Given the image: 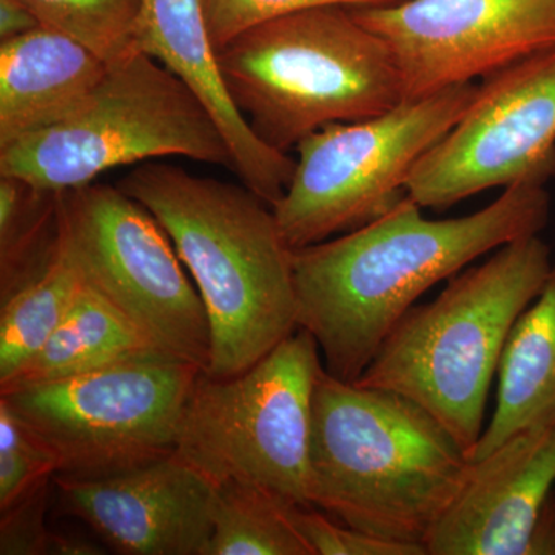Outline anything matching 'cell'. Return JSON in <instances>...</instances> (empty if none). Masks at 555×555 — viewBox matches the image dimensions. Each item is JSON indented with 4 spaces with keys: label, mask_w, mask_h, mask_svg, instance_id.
Returning <instances> with one entry per match:
<instances>
[{
    "label": "cell",
    "mask_w": 555,
    "mask_h": 555,
    "mask_svg": "<svg viewBox=\"0 0 555 555\" xmlns=\"http://www.w3.org/2000/svg\"><path fill=\"white\" fill-rule=\"evenodd\" d=\"M546 182L524 181L466 217L427 219L404 196L383 217L292 250L298 327L328 374L356 383L416 299L496 248L540 235L551 215Z\"/></svg>",
    "instance_id": "cell-1"
},
{
    "label": "cell",
    "mask_w": 555,
    "mask_h": 555,
    "mask_svg": "<svg viewBox=\"0 0 555 555\" xmlns=\"http://www.w3.org/2000/svg\"><path fill=\"white\" fill-rule=\"evenodd\" d=\"M118 185L158 219L198 288L211 334L206 374L238 375L298 331L292 248L250 189L158 159Z\"/></svg>",
    "instance_id": "cell-2"
},
{
    "label": "cell",
    "mask_w": 555,
    "mask_h": 555,
    "mask_svg": "<svg viewBox=\"0 0 555 555\" xmlns=\"http://www.w3.org/2000/svg\"><path fill=\"white\" fill-rule=\"evenodd\" d=\"M465 449L415 401L318 375L310 505L378 539L426 547L465 481Z\"/></svg>",
    "instance_id": "cell-3"
},
{
    "label": "cell",
    "mask_w": 555,
    "mask_h": 555,
    "mask_svg": "<svg viewBox=\"0 0 555 555\" xmlns=\"http://www.w3.org/2000/svg\"><path fill=\"white\" fill-rule=\"evenodd\" d=\"M553 268L540 235L496 248L483 264L452 276L434 301L409 309L356 385L415 401L469 459L507 335Z\"/></svg>",
    "instance_id": "cell-4"
},
{
    "label": "cell",
    "mask_w": 555,
    "mask_h": 555,
    "mask_svg": "<svg viewBox=\"0 0 555 555\" xmlns=\"http://www.w3.org/2000/svg\"><path fill=\"white\" fill-rule=\"evenodd\" d=\"M217 54L233 105L278 152L291 153L332 124L375 118L403 102L392 53L350 7L292 11Z\"/></svg>",
    "instance_id": "cell-5"
},
{
    "label": "cell",
    "mask_w": 555,
    "mask_h": 555,
    "mask_svg": "<svg viewBox=\"0 0 555 555\" xmlns=\"http://www.w3.org/2000/svg\"><path fill=\"white\" fill-rule=\"evenodd\" d=\"M169 156L233 171L232 152L203 101L158 61L133 51L75 116L0 149V175L50 192L91 184L116 167Z\"/></svg>",
    "instance_id": "cell-6"
},
{
    "label": "cell",
    "mask_w": 555,
    "mask_h": 555,
    "mask_svg": "<svg viewBox=\"0 0 555 555\" xmlns=\"http://www.w3.org/2000/svg\"><path fill=\"white\" fill-rule=\"evenodd\" d=\"M323 367L315 338L298 328L238 375L201 372L175 454L214 485L243 481L288 505L312 506V401Z\"/></svg>",
    "instance_id": "cell-7"
},
{
    "label": "cell",
    "mask_w": 555,
    "mask_h": 555,
    "mask_svg": "<svg viewBox=\"0 0 555 555\" xmlns=\"http://www.w3.org/2000/svg\"><path fill=\"white\" fill-rule=\"evenodd\" d=\"M476 87L403 101L375 118L332 124L302 139L291 182L272 207L287 246L352 232L400 203L415 164L459 122Z\"/></svg>",
    "instance_id": "cell-8"
},
{
    "label": "cell",
    "mask_w": 555,
    "mask_h": 555,
    "mask_svg": "<svg viewBox=\"0 0 555 555\" xmlns=\"http://www.w3.org/2000/svg\"><path fill=\"white\" fill-rule=\"evenodd\" d=\"M201 372L158 352L0 398L56 455V476L91 480L175 454Z\"/></svg>",
    "instance_id": "cell-9"
},
{
    "label": "cell",
    "mask_w": 555,
    "mask_h": 555,
    "mask_svg": "<svg viewBox=\"0 0 555 555\" xmlns=\"http://www.w3.org/2000/svg\"><path fill=\"white\" fill-rule=\"evenodd\" d=\"M61 241L83 283L167 356L207 371L206 306L158 219L119 185L61 192Z\"/></svg>",
    "instance_id": "cell-10"
},
{
    "label": "cell",
    "mask_w": 555,
    "mask_h": 555,
    "mask_svg": "<svg viewBox=\"0 0 555 555\" xmlns=\"http://www.w3.org/2000/svg\"><path fill=\"white\" fill-rule=\"evenodd\" d=\"M555 177V47L481 80L447 137L415 164L408 196L444 210L488 189Z\"/></svg>",
    "instance_id": "cell-11"
},
{
    "label": "cell",
    "mask_w": 555,
    "mask_h": 555,
    "mask_svg": "<svg viewBox=\"0 0 555 555\" xmlns=\"http://www.w3.org/2000/svg\"><path fill=\"white\" fill-rule=\"evenodd\" d=\"M352 13L392 53L403 101L489 78L555 47V0H401Z\"/></svg>",
    "instance_id": "cell-12"
},
{
    "label": "cell",
    "mask_w": 555,
    "mask_h": 555,
    "mask_svg": "<svg viewBox=\"0 0 555 555\" xmlns=\"http://www.w3.org/2000/svg\"><path fill=\"white\" fill-rule=\"evenodd\" d=\"M61 514L122 555H207L215 485L177 454L105 478L54 476Z\"/></svg>",
    "instance_id": "cell-13"
},
{
    "label": "cell",
    "mask_w": 555,
    "mask_h": 555,
    "mask_svg": "<svg viewBox=\"0 0 555 555\" xmlns=\"http://www.w3.org/2000/svg\"><path fill=\"white\" fill-rule=\"evenodd\" d=\"M554 489L555 416L470 460L427 555H532Z\"/></svg>",
    "instance_id": "cell-14"
},
{
    "label": "cell",
    "mask_w": 555,
    "mask_h": 555,
    "mask_svg": "<svg viewBox=\"0 0 555 555\" xmlns=\"http://www.w3.org/2000/svg\"><path fill=\"white\" fill-rule=\"evenodd\" d=\"M134 49L169 68L203 101L228 141L233 171L275 206L294 175L295 159L258 139L230 100L201 0H144Z\"/></svg>",
    "instance_id": "cell-15"
},
{
    "label": "cell",
    "mask_w": 555,
    "mask_h": 555,
    "mask_svg": "<svg viewBox=\"0 0 555 555\" xmlns=\"http://www.w3.org/2000/svg\"><path fill=\"white\" fill-rule=\"evenodd\" d=\"M109 62L64 33L40 27L0 42V149L86 107Z\"/></svg>",
    "instance_id": "cell-16"
},
{
    "label": "cell",
    "mask_w": 555,
    "mask_h": 555,
    "mask_svg": "<svg viewBox=\"0 0 555 555\" xmlns=\"http://www.w3.org/2000/svg\"><path fill=\"white\" fill-rule=\"evenodd\" d=\"M496 378L494 414L469 460L555 416V264L539 297L511 328Z\"/></svg>",
    "instance_id": "cell-17"
},
{
    "label": "cell",
    "mask_w": 555,
    "mask_h": 555,
    "mask_svg": "<svg viewBox=\"0 0 555 555\" xmlns=\"http://www.w3.org/2000/svg\"><path fill=\"white\" fill-rule=\"evenodd\" d=\"M158 352L163 350L129 318L83 283L56 331L21 371L0 387V393L78 377Z\"/></svg>",
    "instance_id": "cell-18"
},
{
    "label": "cell",
    "mask_w": 555,
    "mask_h": 555,
    "mask_svg": "<svg viewBox=\"0 0 555 555\" xmlns=\"http://www.w3.org/2000/svg\"><path fill=\"white\" fill-rule=\"evenodd\" d=\"M60 195L0 175V301L42 275L56 257Z\"/></svg>",
    "instance_id": "cell-19"
},
{
    "label": "cell",
    "mask_w": 555,
    "mask_h": 555,
    "mask_svg": "<svg viewBox=\"0 0 555 555\" xmlns=\"http://www.w3.org/2000/svg\"><path fill=\"white\" fill-rule=\"evenodd\" d=\"M82 286V275L60 238L56 257L46 272L2 301L0 387L46 345Z\"/></svg>",
    "instance_id": "cell-20"
},
{
    "label": "cell",
    "mask_w": 555,
    "mask_h": 555,
    "mask_svg": "<svg viewBox=\"0 0 555 555\" xmlns=\"http://www.w3.org/2000/svg\"><path fill=\"white\" fill-rule=\"evenodd\" d=\"M288 506L255 485H215L207 555H310L288 520Z\"/></svg>",
    "instance_id": "cell-21"
},
{
    "label": "cell",
    "mask_w": 555,
    "mask_h": 555,
    "mask_svg": "<svg viewBox=\"0 0 555 555\" xmlns=\"http://www.w3.org/2000/svg\"><path fill=\"white\" fill-rule=\"evenodd\" d=\"M42 27L79 40L107 62L138 51V22L144 0H21Z\"/></svg>",
    "instance_id": "cell-22"
},
{
    "label": "cell",
    "mask_w": 555,
    "mask_h": 555,
    "mask_svg": "<svg viewBox=\"0 0 555 555\" xmlns=\"http://www.w3.org/2000/svg\"><path fill=\"white\" fill-rule=\"evenodd\" d=\"M56 474V455L0 398V511L50 483Z\"/></svg>",
    "instance_id": "cell-23"
},
{
    "label": "cell",
    "mask_w": 555,
    "mask_h": 555,
    "mask_svg": "<svg viewBox=\"0 0 555 555\" xmlns=\"http://www.w3.org/2000/svg\"><path fill=\"white\" fill-rule=\"evenodd\" d=\"M401 0H201L215 50L262 22L310 7L345 5L350 9L392 5Z\"/></svg>",
    "instance_id": "cell-24"
},
{
    "label": "cell",
    "mask_w": 555,
    "mask_h": 555,
    "mask_svg": "<svg viewBox=\"0 0 555 555\" xmlns=\"http://www.w3.org/2000/svg\"><path fill=\"white\" fill-rule=\"evenodd\" d=\"M287 514L310 555H427L425 546L390 542L335 524L313 506H288Z\"/></svg>",
    "instance_id": "cell-25"
},
{
    "label": "cell",
    "mask_w": 555,
    "mask_h": 555,
    "mask_svg": "<svg viewBox=\"0 0 555 555\" xmlns=\"http://www.w3.org/2000/svg\"><path fill=\"white\" fill-rule=\"evenodd\" d=\"M51 483L0 511V554L49 555L53 531L47 528L46 516Z\"/></svg>",
    "instance_id": "cell-26"
},
{
    "label": "cell",
    "mask_w": 555,
    "mask_h": 555,
    "mask_svg": "<svg viewBox=\"0 0 555 555\" xmlns=\"http://www.w3.org/2000/svg\"><path fill=\"white\" fill-rule=\"evenodd\" d=\"M40 27L38 17L21 0H0V42Z\"/></svg>",
    "instance_id": "cell-27"
},
{
    "label": "cell",
    "mask_w": 555,
    "mask_h": 555,
    "mask_svg": "<svg viewBox=\"0 0 555 555\" xmlns=\"http://www.w3.org/2000/svg\"><path fill=\"white\" fill-rule=\"evenodd\" d=\"M105 547L104 543L93 542L87 537L53 531L49 555H102L107 553Z\"/></svg>",
    "instance_id": "cell-28"
},
{
    "label": "cell",
    "mask_w": 555,
    "mask_h": 555,
    "mask_svg": "<svg viewBox=\"0 0 555 555\" xmlns=\"http://www.w3.org/2000/svg\"><path fill=\"white\" fill-rule=\"evenodd\" d=\"M553 505L555 507V489H554V492H553Z\"/></svg>",
    "instance_id": "cell-29"
}]
</instances>
